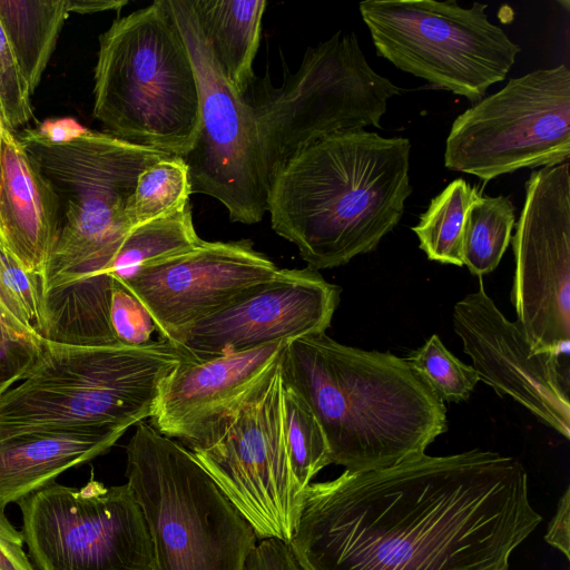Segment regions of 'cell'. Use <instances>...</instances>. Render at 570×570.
Wrapping results in <instances>:
<instances>
[{
    "instance_id": "8d00e7d4",
    "label": "cell",
    "mask_w": 570,
    "mask_h": 570,
    "mask_svg": "<svg viewBox=\"0 0 570 570\" xmlns=\"http://www.w3.org/2000/svg\"><path fill=\"white\" fill-rule=\"evenodd\" d=\"M127 0H68L69 12L95 13L108 10H120Z\"/></svg>"
},
{
    "instance_id": "4316f807",
    "label": "cell",
    "mask_w": 570,
    "mask_h": 570,
    "mask_svg": "<svg viewBox=\"0 0 570 570\" xmlns=\"http://www.w3.org/2000/svg\"><path fill=\"white\" fill-rule=\"evenodd\" d=\"M188 169L181 157L166 156L138 176L127 207L132 227L171 215L189 203Z\"/></svg>"
},
{
    "instance_id": "4dcf8cb0",
    "label": "cell",
    "mask_w": 570,
    "mask_h": 570,
    "mask_svg": "<svg viewBox=\"0 0 570 570\" xmlns=\"http://www.w3.org/2000/svg\"><path fill=\"white\" fill-rule=\"evenodd\" d=\"M110 325L116 340L126 346L149 343L156 325L141 302L112 277Z\"/></svg>"
},
{
    "instance_id": "8992f818",
    "label": "cell",
    "mask_w": 570,
    "mask_h": 570,
    "mask_svg": "<svg viewBox=\"0 0 570 570\" xmlns=\"http://www.w3.org/2000/svg\"><path fill=\"white\" fill-rule=\"evenodd\" d=\"M126 455L127 483L153 544L151 570H245L255 530L185 445L141 421Z\"/></svg>"
},
{
    "instance_id": "5bb4252c",
    "label": "cell",
    "mask_w": 570,
    "mask_h": 570,
    "mask_svg": "<svg viewBox=\"0 0 570 570\" xmlns=\"http://www.w3.org/2000/svg\"><path fill=\"white\" fill-rule=\"evenodd\" d=\"M515 233L511 302L533 353L570 351V166L532 170Z\"/></svg>"
},
{
    "instance_id": "ffe728a7",
    "label": "cell",
    "mask_w": 570,
    "mask_h": 570,
    "mask_svg": "<svg viewBox=\"0 0 570 570\" xmlns=\"http://www.w3.org/2000/svg\"><path fill=\"white\" fill-rule=\"evenodd\" d=\"M126 431L90 426L0 433V507L6 509L65 471L107 453Z\"/></svg>"
},
{
    "instance_id": "9a60e30c",
    "label": "cell",
    "mask_w": 570,
    "mask_h": 570,
    "mask_svg": "<svg viewBox=\"0 0 570 570\" xmlns=\"http://www.w3.org/2000/svg\"><path fill=\"white\" fill-rule=\"evenodd\" d=\"M452 321L479 381L570 439L569 355L533 353L520 325L502 314L481 279L478 291L455 303Z\"/></svg>"
},
{
    "instance_id": "f546056e",
    "label": "cell",
    "mask_w": 570,
    "mask_h": 570,
    "mask_svg": "<svg viewBox=\"0 0 570 570\" xmlns=\"http://www.w3.org/2000/svg\"><path fill=\"white\" fill-rule=\"evenodd\" d=\"M30 91L0 23V117L14 131L33 116Z\"/></svg>"
},
{
    "instance_id": "ac0fdd59",
    "label": "cell",
    "mask_w": 570,
    "mask_h": 570,
    "mask_svg": "<svg viewBox=\"0 0 570 570\" xmlns=\"http://www.w3.org/2000/svg\"><path fill=\"white\" fill-rule=\"evenodd\" d=\"M287 343L281 340L237 353L184 360L159 383L151 425L186 445L246 393Z\"/></svg>"
},
{
    "instance_id": "836d02e7",
    "label": "cell",
    "mask_w": 570,
    "mask_h": 570,
    "mask_svg": "<svg viewBox=\"0 0 570 570\" xmlns=\"http://www.w3.org/2000/svg\"><path fill=\"white\" fill-rule=\"evenodd\" d=\"M23 535L6 517L0 507V570H35L23 549Z\"/></svg>"
},
{
    "instance_id": "9c48e42d",
    "label": "cell",
    "mask_w": 570,
    "mask_h": 570,
    "mask_svg": "<svg viewBox=\"0 0 570 570\" xmlns=\"http://www.w3.org/2000/svg\"><path fill=\"white\" fill-rule=\"evenodd\" d=\"M358 8L377 56L473 104L505 79L521 51L484 3L366 0Z\"/></svg>"
},
{
    "instance_id": "7a4b0ae2",
    "label": "cell",
    "mask_w": 570,
    "mask_h": 570,
    "mask_svg": "<svg viewBox=\"0 0 570 570\" xmlns=\"http://www.w3.org/2000/svg\"><path fill=\"white\" fill-rule=\"evenodd\" d=\"M410 154V139L364 129L299 149L269 177L272 228L314 271L373 252L412 194Z\"/></svg>"
},
{
    "instance_id": "2e32d148",
    "label": "cell",
    "mask_w": 570,
    "mask_h": 570,
    "mask_svg": "<svg viewBox=\"0 0 570 570\" xmlns=\"http://www.w3.org/2000/svg\"><path fill=\"white\" fill-rule=\"evenodd\" d=\"M278 271L249 239L198 247L119 281L146 307L159 336L175 345L191 326Z\"/></svg>"
},
{
    "instance_id": "277c9868",
    "label": "cell",
    "mask_w": 570,
    "mask_h": 570,
    "mask_svg": "<svg viewBox=\"0 0 570 570\" xmlns=\"http://www.w3.org/2000/svg\"><path fill=\"white\" fill-rule=\"evenodd\" d=\"M92 116L106 134L184 157L199 127L195 69L166 0L116 19L99 36Z\"/></svg>"
},
{
    "instance_id": "e575fe53",
    "label": "cell",
    "mask_w": 570,
    "mask_h": 570,
    "mask_svg": "<svg viewBox=\"0 0 570 570\" xmlns=\"http://www.w3.org/2000/svg\"><path fill=\"white\" fill-rule=\"evenodd\" d=\"M546 541L570 558V489L561 497L558 509L549 523Z\"/></svg>"
},
{
    "instance_id": "83f0119b",
    "label": "cell",
    "mask_w": 570,
    "mask_h": 570,
    "mask_svg": "<svg viewBox=\"0 0 570 570\" xmlns=\"http://www.w3.org/2000/svg\"><path fill=\"white\" fill-rule=\"evenodd\" d=\"M0 320L24 333L45 338L43 282L27 271L0 242Z\"/></svg>"
},
{
    "instance_id": "603a6c76",
    "label": "cell",
    "mask_w": 570,
    "mask_h": 570,
    "mask_svg": "<svg viewBox=\"0 0 570 570\" xmlns=\"http://www.w3.org/2000/svg\"><path fill=\"white\" fill-rule=\"evenodd\" d=\"M190 203L178 212L134 227L115 254L108 274L125 281L139 269L198 247Z\"/></svg>"
},
{
    "instance_id": "74e56055",
    "label": "cell",
    "mask_w": 570,
    "mask_h": 570,
    "mask_svg": "<svg viewBox=\"0 0 570 570\" xmlns=\"http://www.w3.org/2000/svg\"><path fill=\"white\" fill-rule=\"evenodd\" d=\"M7 128L0 117V163H1V149H2V132L3 129Z\"/></svg>"
},
{
    "instance_id": "1f68e13d",
    "label": "cell",
    "mask_w": 570,
    "mask_h": 570,
    "mask_svg": "<svg viewBox=\"0 0 570 570\" xmlns=\"http://www.w3.org/2000/svg\"><path fill=\"white\" fill-rule=\"evenodd\" d=\"M45 340L20 332L0 320V397L32 370Z\"/></svg>"
},
{
    "instance_id": "4fadbf2b",
    "label": "cell",
    "mask_w": 570,
    "mask_h": 570,
    "mask_svg": "<svg viewBox=\"0 0 570 570\" xmlns=\"http://www.w3.org/2000/svg\"><path fill=\"white\" fill-rule=\"evenodd\" d=\"M35 570H151L149 531L128 483L52 482L19 500Z\"/></svg>"
},
{
    "instance_id": "ba28073f",
    "label": "cell",
    "mask_w": 570,
    "mask_h": 570,
    "mask_svg": "<svg viewBox=\"0 0 570 570\" xmlns=\"http://www.w3.org/2000/svg\"><path fill=\"white\" fill-rule=\"evenodd\" d=\"M402 89L368 65L356 35L342 30L308 47L281 86L261 80L244 95L255 117L268 179L299 149L330 135L381 128Z\"/></svg>"
},
{
    "instance_id": "8fae6325",
    "label": "cell",
    "mask_w": 570,
    "mask_h": 570,
    "mask_svg": "<svg viewBox=\"0 0 570 570\" xmlns=\"http://www.w3.org/2000/svg\"><path fill=\"white\" fill-rule=\"evenodd\" d=\"M570 157V70L566 65L511 78L452 122L444 166L484 183Z\"/></svg>"
},
{
    "instance_id": "d4e9b609",
    "label": "cell",
    "mask_w": 570,
    "mask_h": 570,
    "mask_svg": "<svg viewBox=\"0 0 570 570\" xmlns=\"http://www.w3.org/2000/svg\"><path fill=\"white\" fill-rule=\"evenodd\" d=\"M515 208L507 196L478 194L463 230L462 262L479 277L493 272L511 242Z\"/></svg>"
},
{
    "instance_id": "484cf974",
    "label": "cell",
    "mask_w": 570,
    "mask_h": 570,
    "mask_svg": "<svg viewBox=\"0 0 570 570\" xmlns=\"http://www.w3.org/2000/svg\"><path fill=\"white\" fill-rule=\"evenodd\" d=\"M282 406L289 465L294 480L303 492L312 479L332 463L330 448L324 431L308 404L284 383Z\"/></svg>"
},
{
    "instance_id": "6da1fadb",
    "label": "cell",
    "mask_w": 570,
    "mask_h": 570,
    "mask_svg": "<svg viewBox=\"0 0 570 570\" xmlns=\"http://www.w3.org/2000/svg\"><path fill=\"white\" fill-rule=\"evenodd\" d=\"M541 520L518 459L424 453L309 483L288 546L303 570H509Z\"/></svg>"
},
{
    "instance_id": "7c38bea8",
    "label": "cell",
    "mask_w": 570,
    "mask_h": 570,
    "mask_svg": "<svg viewBox=\"0 0 570 570\" xmlns=\"http://www.w3.org/2000/svg\"><path fill=\"white\" fill-rule=\"evenodd\" d=\"M193 62L199 127L185 161L191 194H205L229 219L259 223L267 213L268 175L250 106L227 81L196 19L190 0H166Z\"/></svg>"
},
{
    "instance_id": "cb8c5ba5",
    "label": "cell",
    "mask_w": 570,
    "mask_h": 570,
    "mask_svg": "<svg viewBox=\"0 0 570 570\" xmlns=\"http://www.w3.org/2000/svg\"><path fill=\"white\" fill-rule=\"evenodd\" d=\"M479 190L463 178L451 181L412 227L430 261L463 266L462 239L468 210Z\"/></svg>"
},
{
    "instance_id": "d590c367",
    "label": "cell",
    "mask_w": 570,
    "mask_h": 570,
    "mask_svg": "<svg viewBox=\"0 0 570 570\" xmlns=\"http://www.w3.org/2000/svg\"><path fill=\"white\" fill-rule=\"evenodd\" d=\"M32 129L40 138L53 144L69 140L85 130L71 118L48 119Z\"/></svg>"
},
{
    "instance_id": "52a82bcc",
    "label": "cell",
    "mask_w": 570,
    "mask_h": 570,
    "mask_svg": "<svg viewBox=\"0 0 570 570\" xmlns=\"http://www.w3.org/2000/svg\"><path fill=\"white\" fill-rule=\"evenodd\" d=\"M63 203L58 240L47 278L108 271L134 228L127 207L140 173L173 156L85 128L63 142H49L32 128L18 136Z\"/></svg>"
},
{
    "instance_id": "e0dca14e",
    "label": "cell",
    "mask_w": 570,
    "mask_h": 570,
    "mask_svg": "<svg viewBox=\"0 0 570 570\" xmlns=\"http://www.w3.org/2000/svg\"><path fill=\"white\" fill-rule=\"evenodd\" d=\"M340 294L341 287L318 271L278 268L271 279L191 326L176 346L189 357L207 358L323 334Z\"/></svg>"
},
{
    "instance_id": "7402d4cb",
    "label": "cell",
    "mask_w": 570,
    "mask_h": 570,
    "mask_svg": "<svg viewBox=\"0 0 570 570\" xmlns=\"http://www.w3.org/2000/svg\"><path fill=\"white\" fill-rule=\"evenodd\" d=\"M69 13L68 0H0V23L30 95L42 78Z\"/></svg>"
},
{
    "instance_id": "3957f363",
    "label": "cell",
    "mask_w": 570,
    "mask_h": 570,
    "mask_svg": "<svg viewBox=\"0 0 570 570\" xmlns=\"http://www.w3.org/2000/svg\"><path fill=\"white\" fill-rule=\"evenodd\" d=\"M283 383L318 420L332 463L386 469L425 453L448 431L446 407L406 358L338 343L325 333L289 340Z\"/></svg>"
},
{
    "instance_id": "f1b7e54d",
    "label": "cell",
    "mask_w": 570,
    "mask_h": 570,
    "mask_svg": "<svg viewBox=\"0 0 570 570\" xmlns=\"http://www.w3.org/2000/svg\"><path fill=\"white\" fill-rule=\"evenodd\" d=\"M406 360L443 403L466 401L479 382L473 366L454 356L436 334L410 353Z\"/></svg>"
},
{
    "instance_id": "d6a6232c",
    "label": "cell",
    "mask_w": 570,
    "mask_h": 570,
    "mask_svg": "<svg viewBox=\"0 0 570 570\" xmlns=\"http://www.w3.org/2000/svg\"><path fill=\"white\" fill-rule=\"evenodd\" d=\"M245 570H303L288 542L262 539L247 558Z\"/></svg>"
},
{
    "instance_id": "5b68a950",
    "label": "cell",
    "mask_w": 570,
    "mask_h": 570,
    "mask_svg": "<svg viewBox=\"0 0 570 570\" xmlns=\"http://www.w3.org/2000/svg\"><path fill=\"white\" fill-rule=\"evenodd\" d=\"M188 357L161 337L141 346L45 340L32 370L0 397V433L128 430L151 416L160 381Z\"/></svg>"
},
{
    "instance_id": "d6986e66",
    "label": "cell",
    "mask_w": 570,
    "mask_h": 570,
    "mask_svg": "<svg viewBox=\"0 0 570 570\" xmlns=\"http://www.w3.org/2000/svg\"><path fill=\"white\" fill-rule=\"evenodd\" d=\"M59 197L14 131L4 128L0 163V242L29 272L43 276L58 240Z\"/></svg>"
},
{
    "instance_id": "30bf717a",
    "label": "cell",
    "mask_w": 570,
    "mask_h": 570,
    "mask_svg": "<svg viewBox=\"0 0 570 570\" xmlns=\"http://www.w3.org/2000/svg\"><path fill=\"white\" fill-rule=\"evenodd\" d=\"M279 358L185 446L250 523L257 539L288 542L302 492L285 443Z\"/></svg>"
},
{
    "instance_id": "44dd1931",
    "label": "cell",
    "mask_w": 570,
    "mask_h": 570,
    "mask_svg": "<svg viewBox=\"0 0 570 570\" xmlns=\"http://www.w3.org/2000/svg\"><path fill=\"white\" fill-rule=\"evenodd\" d=\"M223 75L244 96L253 82L265 0H190Z\"/></svg>"
}]
</instances>
